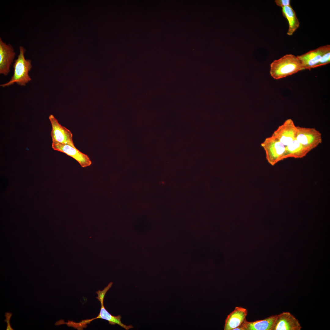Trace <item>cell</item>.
Segmentation results:
<instances>
[{
  "instance_id": "obj_1",
  "label": "cell",
  "mask_w": 330,
  "mask_h": 330,
  "mask_svg": "<svg viewBox=\"0 0 330 330\" xmlns=\"http://www.w3.org/2000/svg\"><path fill=\"white\" fill-rule=\"evenodd\" d=\"M112 284V282H110L103 290H98L96 292L98 295L97 298L100 301L101 305L100 312L97 316L90 319L83 320L79 322L68 321L67 322H64V324L68 327L81 330L86 328L87 326V324L90 323L92 321L97 319H101L107 321L109 324H117L126 330L133 328V326L131 325H127L123 323L121 321V317L120 315L117 316L112 315L108 312L104 306V300L105 295L111 287Z\"/></svg>"
},
{
  "instance_id": "obj_2",
  "label": "cell",
  "mask_w": 330,
  "mask_h": 330,
  "mask_svg": "<svg viewBox=\"0 0 330 330\" xmlns=\"http://www.w3.org/2000/svg\"><path fill=\"white\" fill-rule=\"evenodd\" d=\"M270 73L274 79H278L292 75L304 70L301 62L297 56L287 54L277 60L270 65Z\"/></svg>"
},
{
  "instance_id": "obj_3",
  "label": "cell",
  "mask_w": 330,
  "mask_h": 330,
  "mask_svg": "<svg viewBox=\"0 0 330 330\" xmlns=\"http://www.w3.org/2000/svg\"><path fill=\"white\" fill-rule=\"evenodd\" d=\"M25 49L22 46H19V54L13 64V74L11 79L8 82L0 85L3 87L9 86L16 83L20 86H25L27 83L31 80L29 72L32 68L31 61L26 59L24 53Z\"/></svg>"
},
{
  "instance_id": "obj_4",
  "label": "cell",
  "mask_w": 330,
  "mask_h": 330,
  "mask_svg": "<svg viewBox=\"0 0 330 330\" xmlns=\"http://www.w3.org/2000/svg\"><path fill=\"white\" fill-rule=\"evenodd\" d=\"M266 153V158L271 165L273 166L285 159V146L275 138H266L261 144Z\"/></svg>"
},
{
  "instance_id": "obj_5",
  "label": "cell",
  "mask_w": 330,
  "mask_h": 330,
  "mask_svg": "<svg viewBox=\"0 0 330 330\" xmlns=\"http://www.w3.org/2000/svg\"><path fill=\"white\" fill-rule=\"evenodd\" d=\"M296 139L310 151L322 142L321 133L314 128L297 127Z\"/></svg>"
},
{
  "instance_id": "obj_6",
  "label": "cell",
  "mask_w": 330,
  "mask_h": 330,
  "mask_svg": "<svg viewBox=\"0 0 330 330\" xmlns=\"http://www.w3.org/2000/svg\"><path fill=\"white\" fill-rule=\"evenodd\" d=\"M52 126L51 136L52 142L68 144L75 147L73 140V134L70 130L59 123L53 115L49 117Z\"/></svg>"
},
{
  "instance_id": "obj_7",
  "label": "cell",
  "mask_w": 330,
  "mask_h": 330,
  "mask_svg": "<svg viewBox=\"0 0 330 330\" xmlns=\"http://www.w3.org/2000/svg\"><path fill=\"white\" fill-rule=\"evenodd\" d=\"M52 148L56 151L64 153L77 161L82 167L90 166L92 161L86 154L68 144L52 142Z\"/></svg>"
},
{
  "instance_id": "obj_8",
  "label": "cell",
  "mask_w": 330,
  "mask_h": 330,
  "mask_svg": "<svg viewBox=\"0 0 330 330\" xmlns=\"http://www.w3.org/2000/svg\"><path fill=\"white\" fill-rule=\"evenodd\" d=\"M329 49L330 45L323 46L297 57L301 62L304 69L310 70L318 67V65L324 53Z\"/></svg>"
},
{
  "instance_id": "obj_9",
  "label": "cell",
  "mask_w": 330,
  "mask_h": 330,
  "mask_svg": "<svg viewBox=\"0 0 330 330\" xmlns=\"http://www.w3.org/2000/svg\"><path fill=\"white\" fill-rule=\"evenodd\" d=\"M297 130V127L293 120L288 119L278 128L272 136L286 146L296 139Z\"/></svg>"
},
{
  "instance_id": "obj_10",
  "label": "cell",
  "mask_w": 330,
  "mask_h": 330,
  "mask_svg": "<svg viewBox=\"0 0 330 330\" xmlns=\"http://www.w3.org/2000/svg\"><path fill=\"white\" fill-rule=\"evenodd\" d=\"M15 56L14 47L10 44H6L0 37V74L7 75Z\"/></svg>"
},
{
  "instance_id": "obj_11",
  "label": "cell",
  "mask_w": 330,
  "mask_h": 330,
  "mask_svg": "<svg viewBox=\"0 0 330 330\" xmlns=\"http://www.w3.org/2000/svg\"><path fill=\"white\" fill-rule=\"evenodd\" d=\"M272 330H300L302 327L299 320L289 312L277 315Z\"/></svg>"
},
{
  "instance_id": "obj_12",
  "label": "cell",
  "mask_w": 330,
  "mask_h": 330,
  "mask_svg": "<svg viewBox=\"0 0 330 330\" xmlns=\"http://www.w3.org/2000/svg\"><path fill=\"white\" fill-rule=\"evenodd\" d=\"M248 314L246 309L241 307H236L235 309L227 316L224 325V330H233L240 326L246 320Z\"/></svg>"
},
{
  "instance_id": "obj_13",
  "label": "cell",
  "mask_w": 330,
  "mask_h": 330,
  "mask_svg": "<svg viewBox=\"0 0 330 330\" xmlns=\"http://www.w3.org/2000/svg\"><path fill=\"white\" fill-rule=\"evenodd\" d=\"M277 316L272 315L263 320L251 322L246 320L240 326L244 330H272Z\"/></svg>"
},
{
  "instance_id": "obj_14",
  "label": "cell",
  "mask_w": 330,
  "mask_h": 330,
  "mask_svg": "<svg viewBox=\"0 0 330 330\" xmlns=\"http://www.w3.org/2000/svg\"><path fill=\"white\" fill-rule=\"evenodd\" d=\"M310 151L295 139L285 146V159L289 157L301 158Z\"/></svg>"
},
{
  "instance_id": "obj_15",
  "label": "cell",
  "mask_w": 330,
  "mask_h": 330,
  "mask_svg": "<svg viewBox=\"0 0 330 330\" xmlns=\"http://www.w3.org/2000/svg\"><path fill=\"white\" fill-rule=\"evenodd\" d=\"M282 12L283 16L288 22L289 28L287 34L292 35L299 25V22L295 12L290 5L282 7Z\"/></svg>"
},
{
  "instance_id": "obj_16",
  "label": "cell",
  "mask_w": 330,
  "mask_h": 330,
  "mask_svg": "<svg viewBox=\"0 0 330 330\" xmlns=\"http://www.w3.org/2000/svg\"><path fill=\"white\" fill-rule=\"evenodd\" d=\"M330 62V49H328L323 55L318 65V67L324 65Z\"/></svg>"
},
{
  "instance_id": "obj_17",
  "label": "cell",
  "mask_w": 330,
  "mask_h": 330,
  "mask_svg": "<svg viewBox=\"0 0 330 330\" xmlns=\"http://www.w3.org/2000/svg\"><path fill=\"white\" fill-rule=\"evenodd\" d=\"M12 315V313L9 312H6L5 313V316L6 318V319L4 320V321L6 322L7 324V327L6 328V330H14L11 327V326L10 323V318Z\"/></svg>"
},
{
  "instance_id": "obj_18",
  "label": "cell",
  "mask_w": 330,
  "mask_h": 330,
  "mask_svg": "<svg viewBox=\"0 0 330 330\" xmlns=\"http://www.w3.org/2000/svg\"><path fill=\"white\" fill-rule=\"evenodd\" d=\"M290 1L289 0H275V2L277 6L282 8L290 5Z\"/></svg>"
}]
</instances>
